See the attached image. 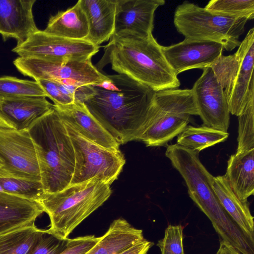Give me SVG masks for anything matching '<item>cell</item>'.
Listing matches in <instances>:
<instances>
[{
    "label": "cell",
    "mask_w": 254,
    "mask_h": 254,
    "mask_svg": "<svg viewBox=\"0 0 254 254\" xmlns=\"http://www.w3.org/2000/svg\"><path fill=\"white\" fill-rule=\"evenodd\" d=\"M35 0H0V34L3 40L13 38L17 45L38 31L33 14Z\"/></svg>",
    "instance_id": "obj_15"
},
{
    "label": "cell",
    "mask_w": 254,
    "mask_h": 254,
    "mask_svg": "<svg viewBox=\"0 0 254 254\" xmlns=\"http://www.w3.org/2000/svg\"><path fill=\"white\" fill-rule=\"evenodd\" d=\"M0 96L2 98L47 97L46 93L37 81L21 79L9 76L0 77Z\"/></svg>",
    "instance_id": "obj_26"
},
{
    "label": "cell",
    "mask_w": 254,
    "mask_h": 254,
    "mask_svg": "<svg viewBox=\"0 0 254 254\" xmlns=\"http://www.w3.org/2000/svg\"><path fill=\"white\" fill-rule=\"evenodd\" d=\"M42 229L35 224L0 235V254H27Z\"/></svg>",
    "instance_id": "obj_25"
},
{
    "label": "cell",
    "mask_w": 254,
    "mask_h": 254,
    "mask_svg": "<svg viewBox=\"0 0 254 254\" xmlns=\"http://www.w3.org/2000/svg\"><path fill=\"white\" fill-rule=\"evenodd\" d=\"M228 136V132L208 127H195L188 125L177 136V144L189 150L199 152L206 148L224 142Z\"/></svg>",
    "instance_id": "obj_24"
},
{
    "label": "cell",
    "mask_w": 254,
    "mask_h": 254,
    "mask_svg": "<svg viewBox=\"0 0 254 254\" xmlns=\"http://www.w3.org/2000/svg\"><path fill=\"white\" fill-rule=\"evenodd\" d=\"M99 46L86 40H73L38 30L12 51L19 57H34L57 61L89 59L99 51Z\"/></svg>",
    "instance_id": "obj_11"
},
{
    "label": "cell",
    "mask_w": 254,
    "mask_h": 254,
    "mask_svg": "<svg viewBox=\"0 0 254 254\" xmlns=\"http://www.w3.org/2000/svg\"><path fill=\"white\" fill-rule=\"evenodd\" d=\"M165 2L164 0H116L113 35L147 37L152 35L155 12Z\"/></svg>",
    "instance_id": "obj_14"
},
{
    "label": "cell",
    "mask_w": 254,
    "mask_h": 254,
    "mask_svg": "<svg viewBox=\"0 0 254 254\" xmlns=\"http://www.w3.org/2000/svg\"><path fill=\"white\" fill-rule=\"evenodd\" d=\"M0 185L5 192L36 201L44 192L40 181L0 178Z\"/></svg>",
    "instance_id": "obj_29"
},
{
    "label": "cell",
    "mask_w": 254,
    "mask_h": 254,
    "mask_svg": "<svg viewBox=\"0 0 254 254\" xmlns=\"http://www.w3.org/2000/svg\"><path fill=\"white\" fill-rule=\"evenodd\" d=\"M89 26L86 40L99 46L114 33L116 0H79Z\"/></svg>",
    "instance_id": "obj_19"
},
{
    "label": "cell",
    "mask_w": 254,
    "mask_h": 254,
    "mask_svg": "<svg viewBox=\"0 0 254 254\" xmlns=\"http://www.w3.org/2000/svg\"><path fill=\"white\" fill-rule=\"evenodd\" d=\"M53 107L45 97L5 98L0 105V116L15 129H28Z\"/></svg>",
    "instance_id": "obj_17"
},
{
    "label": "cell",
    "mask_w": 254,
    "mask_h": 254,
    "mask_svg": "<svg viewBox=\"0 0 254 254\" xmlns=\"http://www.w3.org/2000/svg\"><path fill=\"white\" fill-rule=\"evenodd\" d=\"M168 64L178 75L186 70L209 67L222 55L223 46L219 43L185 39L169 46H162Z\"/></svg>",
    "instance_id": "obj_13"
},
{
    "label": "cell",
    "mask_w": 254,
    "mask_h": 254,
    "mask_svg": "<svg viewBox=\"0 0 254 254\" xmlns=\"http://www.w3.org/2000/svg\"><path fill=\"white\" fill-rule=\"evenodd\" d=\"M33 140L44 192L53 193L69 186L75 156L64 122L53 107L28 128Z\"/></svg>",
    "instance_id": "obj_3"
},
{
    "label": "cell",
    "mask_w": 254,
    "mask_h": 254,
    "mask_svg": "<svg viewBox=\"0 0 254 254\" xmlns=\"http://www.w3.org/2000/svg\"><path fill=\"white\" fill-rule=\"evenodd\" d=\"M22 74L35 81L46 80L69 85H94L107 78L89 59L57 61L34 57H18L13 62Z\"/></svg>",
    "instance_id": "obj_9"
},
{
    "label": "cell",
    "mask_w": 254,
    "mask_h": 254,
    "mask_svg": "<svg viewBox=\"0 0 254 254\" xmlns=\"http://www.w3.org/2000/svg\"><path fill=\"white\" fill-rule=\"evenodd\" d=\"M62 120L75 156L74 170L70 185L97 178L111 185L118 179L126 163L124 154L120 149H109L88 140Z\"/></svg>",
    "instance_id": "obj_8"
},
{
    "label": "cell",
    "mask_w": 254,
    "mask_h": 254,
    "mask_svg": "<svg viewBox=\"0 0 254 254\" xmlns=\"http://www.w3.org/2000/svg\"><path fill=\"white\" fill-rule=\"evenodd\" d=\"M36 81L44 90L47 97L54 102V105H66L75 102L73 98L64 94L61 91L56 82L46 80H39Z\"/></svg>",
    "instance_id": "obj_33"
},
{
    "label": "cell",
    "mask_w": 254,
    "mask_h": 254,
    "mask_svg": "<svg viewBox=\"0 0 254 254\" xmlns=\"http://www.w3.org/2000/svg\"><path fill=\"white\" fill-rule=\"evenodd\" d=\"M106 76L83 104L119 145L138 140L156 92L124 74Z\"/></svg>",
    "instance_id": "obj_1"
},
{
    "label": "cell",
    "mask_w": 254,
    "mask_h": 254,
    "mask_svg": "<svg viewBox=\"0 0 254 254\" xmlns=\"http://www.w3.org/2000/svg\"><path fill=\"white\" fill-rule=\"evenodd\" d=\"M110 185L94 178L70 185L53 193L44 192L37 201L49 216L48 230L65 239L85 219L110 196Z\"/></svg>",
    "instance_id": "obj_4"
},
{
    "label": "cell",
    "mask_w": 254,
    "mask_h": 254,
    "mask_svg": "<svg viewBox=\"0 0 254 254\" xmlns=\"http://www.w3.org/2000/svg\"><path fill=\"white\" fill-rule=\"evenodd\" d=\"M239 127L236 152L254 149V97L238 116Z\"/></svg>",
    "instance_id": "obj_28"
},
{
    "label": "cell",
    "mask_w": 254,
    "mask_h": 254,
    "mask_svg": "<svg viewBox=\"0 0 254 254\" xmlns=\"http://www.w3.org/2000/svg\"><path fill=\"white\" fill-rule=\"evenodd\" d=\"M144 239L142 230L119 218L111 224L106 233L85 254H120Z\"/></svg>",
    "instance_id": "obj_22"
},
{
    "label": "cell",
    "mask_w": 254,
    "mask_h": 254,
    "mask_svg": "<svg viewBox=\"0 0 254 254\" xmlns=\"http://www.w3.org/2000/svg\"><path fill=\"white\" fill-rule=\"evenodd\" d=\"M212 187L221 205L246 237L254 243V217L248 201L240 200L230 188L225 177H213Z\"/></svg>",
    "instance_id": "obj_20"
},
{
    "label": "cell",
    "mask_w": 254,
    "mask_h": 254,
    "mask_svg": "<svg viewBox=\"0 0 254 254\" xmlns=\"http://www.w3.org/2000/svg\"><path fill=\"white\" fill-rule=\"evenodd\" d=\"M61 91L74 99L75 102L82 103L94 93L92 85L64 84L56 82Z\"/></svg>",
    "instance_id": "obj_34"
},
{
    "label": "cell",
    "mask_w": 254,
    "mask_h": 254,
    "mask_svg": "<svg viewBox=\"0 0 254 254\" xmlns=\"http://www.w3.org/2000/svg\"><path fill=\"white\" fill-rule=\"evenodd\" d=\"M205 8L212 13L248 20L254 18V0H212Z\"/></svg>",
    "instance_id": "obj_27"
},
{
    "label": "cell",
    "mask_w": 254,
    "mask_h": 254,
    "mask_svg": "<svg viewBox=\"0 0 254 254\" xmlns=\"http://www.w3.org/2000/svg\"><path fill=\"white\" fill-rule=\"evenodd\" d=\"M44 212L36 201L0 192V235L35 224L36 219Z\"/></svg>",
    "instance_id": "obj_18"
},
{
    "label": "cell",
    "mask_w": 254,
    "mask_h": 254,
    "mask_svg": "<svg viewBox=\"0 0 254 254\" xmlns=\"http://www.w3.org/2000/svg\"><path fill=\"white\" fill-rule=\"evenodd\" d=\"M162 46L153 35L147 37L112 35L96 67L100 71L110 64L118 74L155 92L177 89L180 81L165 58Z\"/></svg>",
    "instance_id": "obj_2"
},
{
    "label": "cell",
    "mask_w": 254,
    "mask_h": 254,
    "mask_svg": "<svg viewBox=\"0 0 254 254\" xmlns=\"http://www.w3.org/2000/svg\"><path fill=\"white\" fill-rule=\"evenodd\" d=\"M209 67L223 89L230 113L239 116L254 97V28L249 30L235 54L222 55Z\"/></svg>",
    "instance_id": "obj_7"
},
{
    "label": "cell",
    "mask_w": 254,
    "mask_h": 254,
    "mask_svg": "<svg viewBox=\"0 0 254 254\" xmlns=\"http://www.w3.org/2000/svg\"><path fill=\"white\" fill-rule=\"evenodd\" d=\"M203 72L191 88L203 126L227 132L230 111L223 89L210 67Z\"/></svg>",
    "instance_id": "obj_12"
},
{
    "label": "cell",
    "mask_w": 254,
    "mask_h": 254,
    "mask_svg": "<svg viewBox=\"0 0 254 254\" xmlns=\"http://www.w3.org/2000/svg\"><path fill=\"white\" fill-rule=\"evenodd\" d=\"M254 149L231 155L225 177L232 190L243 202L254 193Z\"/></svg>",
    "instance_id": "obj_21"
},
{
    "label": "cell",
    "mask_w": 254,
    "mask_h": 254,
    "mask_svg": "<svg viewBox=\"0 0 254 254\" xmlns=\"http://www.w3.org/2000/svg\"><path fill=\"white\" fill-rule=\"evenodd\" d=\"M100 239L94 235L69 239L66 248L60 254H85Z\"/></svg>",
    "instance_id": "obj_32"
},
{
    "label": "cell",
    "mask_w": 254,
    "mask_h": 254,
    "mask_svg": "<svg viewBox=\"0 0 254 254\" xmlns=\"http://www.w3.org/2000/svg\"><path fill=\"white\" fill-rule=\"evenodd\" d=\"M2 99H3V98L0 96V105L1 104Z\"/></svg>",
    "instance_id": "obj_39"
},
{
    "label": "cell",
    "mask_w": 254,
    "mask_h": 254,
    "mask_svg": "<svg viewBox=\"0 0 254 254\" xmlns=\"http://www.w3.org/2000/svg\"><path fill=\"white\" fill-rule=\"evenodd\" d=\"M69 240L61 239L48 229L42 230L27 254H60L66 248Z\"/></svg>",
    "instance_id": "obj_30"
},
{
    "label": "cell",
    "mask_w": 254,
    "mask_h": 254,
    "mask_svg": "<svg viewBox=\"0 0 254 254\" xmlns=\"http://www.w3.org/2000/svg\"><path fill=\"white\" fill-rule=\"evenodd\" d=\"M161 254H185L183 247V227L181 225H169L164 238L158 241Z\"/></svg>",
    "instance_id": "obj_31"
},
{
    "label": "cell",
    "mask_w": 254,
    "mask_h": 254,
    "mask_svg": "<svg viewBox=\"0 0 254 254\" xmlns=\"http://www.w3.org/2000/svg\"><path fill=\"white\" fill-rule=\"evenodd\" d=\"M0 192H4L1 186L0 185Z\"/></svg>",
    "instance_id": "obj_38"
},
{
    "label": "cell",
    "mask_w": 254,
    "mask_h": 254,
    "mask_svg": "<svg viewBox=\"0 0 254 254\" xmlns=\"http://www.w3.org/2000/svg\"><path fill=\"white\" fill-rule=\"evenodd\" d=\"M0 178L41 182L35 146L28 129L0 128Z\"/></svg>",
    "instance_id": "obj_10"
},
{
    "label": "cell",
    "mask_w": 254,
    "mask_h": 254,
    "mask_svg": "<svg viewBox=\"0 0 254 254\" xmlns=\"http://www.w3.org/2000/svg\"><path fill=\"white\" fill-rule=\"evenodd\" d=\"M247 21L244 18L212 13L187 1L176 7L174 16L175 27L185 39L217 42L228 51L239 46Z\"/></svg>",
    "instance_id": "obj_6"
},
{
    "label": "cell",
    "mask_w": 254,
    "mask_h": 254,
    "mask_svg": "<svg viewBox=\"0 0 254 254\" xmlns=\"http://www.w3.org/2000/svg\"><path fill=\"white\" fill-rule=\"evenodd\" d=\"M191 115H198L191 89L156 92L147 121L138 140L147 146H162L188 126Z\"/></svg>",
    "instance_id": "obj_5"
},
{
    "label": "cell",
    "mask_w": 254,
    "mask_h": 254,
    "mask_svg": "<svg viewBox=\"0 0 254 254\" xmlns=\"http://www.w3.org/2000/svg\"><path fill=\"white\" fill-rule=\"evenodd\" d=\"M45 32L73 40H85L89 26L85 12L78 1L73 6L51 16Z\"/></svg>",
    "instance_id": "obj_23"
},
{
    "label": "cell",
    "mask_w": 254,
    "mask_h": 254,
    "mask_svg": "<svg viewBox=\"0 0 254 254\" xmlns=\"http://www.w3.org/2000/svg\"><path fill=\"white\" fill-rule=\"evenodd\" d=\"M153 244L144 239L120 254H147Z\"/></svg>",
    "instance_id": "obj_35"
},
{
    "label": "cell",
    "mask_w": 254,
    "mask_h": 254,
    "mask_svg": "<svg viewBox=\"0 0 254 254\" xmlns=\"http://www.w3.org/2000/svg\"><path fill=\"white\" fill-rule=\"evenodd\" d=\"M53 107L62 120L84 137L104 147L119 149V143L90 113L83 103L74 102L66 105L53 104Z\"/></svg>",
    "instance_id": "obj_16"
},
{
    "label": "cell",
    "mask_w": 254,
    "mask_h": 254,
    "mask_svg": "<svg viewBox=\"0 0 254 254\" xmlns=\"http://www.w3.org/2000/svg\"><path fill=\"white\" fill-rule=\"evenodd\" d=\"M0 128L14 129L12 126L8 124L0 116Z\"/></svg>",
    "instance_id": "obj_37"
},
{
    "label": "cell",
    "mask_w": 254,
    "mask_h": 254,
    "mask_svg": "<svg viewBox=\"0 0 254 254\" xmlns=\"http://www.w3.org/2000/svg\"><path fill=\"white\" fill-rule=\"evenodd\" d=\"M216 254H241L232 246L222 240Z\"/></svg>",
    "instance_id": "obj_36"
}]
</instances>
